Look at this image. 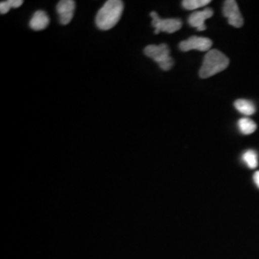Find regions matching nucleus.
<instances>
[{
  "instance_id": "9b49d317",
  "label": "nucleus",
  "mask_w": 259,
  "mask_h": 259,
  "mask_svg": "<svg viewBox=\"0 0 259 259\" xmlns=\"http://www.w3.org/2000/svg\"><path fill=\"white\" fill-rule=\"evenodd\" d=\"M238 128L243 135H250L256 131L257 126L254 121L245 117L241 118L240 120L238 121Z\"/></svg>"
},
{
  "instance_id": "423d86ee",
  "label": "nucleus",
  "mask_w": 259,
  "mask_h": 259,
  "mask_svg": "<svg viewBox=\"0 0 259 259\" xmlns=\"http://www.w3.org/2000/svg\"><path fill=\"white\" fill-rule=\"evenodd\" d=\"M223 14L228 19L229 23L233 27L240 28L244 24V19L240 14L237 2L234 0H227L224 2Z\"/></svg>"
},
{
  "instance_id": "20e7f679",
  "label": "nucleus",
  "mask_w": 259,
  "mask_h": 259,
  "mask_svg": "<svg viewBox=\"0 0 259 259\" xmlns=\"http://www.w3.org/2000/svg\"><path fill=\"white\" fill-rule=\"evenodd\" d=\"M150 16L153 19L152 25L155 27L156 35L159 34L160 32H166L168 34H172L179 31L183 26V22L181 19H160L156 12H152Z\"/></svg>"
},
{
  "instance_id": "7ed1b4c3",
  "label": "nucleus",
  "mask_w": 259,
  "mask_h": 259,
  "mask_svg": "<svg viewBox=\"0 0 259 259\" xmlns=\"http://www.w3.org/2000/svg\"><path fill=\"white\" fill-rule=\"evenodd\" d=\"M144 54L153 59L164 71L170 70L174 65V61L170 56V49L165 44H161L158 46L150 45L145 47Z\"/></svg>"
},
{
  "instance_id": "dca6fc26",
  "label": "nucleus",
  "mask_w": 259,
  "mask_h": 259,
  "mask_svg": "<svg viewBox=\"0 0 259 259\" xmlns=\"http://www.w3.org/2000/svg\"><path fill=\"white\" fill-rule=\"evenodd\" d=\"M253 182H254V184L259 188V171L254 173V175H253Z\"/></svg>"
},
{
  "instance_id": "f8f14e48",
  "label": "nucleus",
  "mask_w": 259,
  "mask_h": 259,
  "mask_svg": "<svg viewBox=\"0 0 259 259\" xmlns=\"http://www.w3.org/2000/svg\"><path fill=\"white\" fill-rule=\"evenodd\" d=\"M209 3H210V0H184L182 2V5L185 10L195 11L206 6Z\"/></svg>"
},
{
  "instance_id": "ddd939ff",
  "label": "nucleus",
  "mask_w": 259,
  "mask_h": 259,
  "mask_svg": "<svg viewBox=\"0 0 259 259\" xmlns=\"http://www.w3.org/2000/svg\"><path fill=\"white\" fill-rule=\"evenodd\" d=\"M243 160L245 163L250 167V169H253L258 165V159H257V154L253 150H248L243 154Z\"/></svg>"
},
{
  "instance_id": "f03ea898",
  "label": "nucleus",
  "mask_w": 259,
  "mask_h": 259,
  "mask_svg": "<svg viewBox=\"0 0 259 259\" xmlns=\"http://www.w3.org/2000/svg\"><path fill=\"white\" fill-rule=\"evenodd\" d=\"M230 65V60L227 56L217 49H211L204 56L203 65L199 71L201 78L206 79L217 73L222 72Z\"/></svg>"
},
{
  "instance_id": "4468645a",
  "label": "nucleus",
  "mask_w": 259,
  "mask_h": 259,
  "mask_svg": "<svg viewBox=\"0 0 259 259\" xmlns=\"http://www.w3.org/2000/svg\"><path fill=\"white\" fill-rule=\"evenodd\" d=\"M11 8H12V7H11V5H10L9 0H8V1H2V2L0 3V13H1V15L7 14Z\"/></svg>"
},
{
  "instance_id": "2eb2a0df",
  "label": "nucleus",
  "mask_w": 259,
  "mask_h": 259,
  "mask_svg": "<svg viewBox=\"0 0 259 259\" xmlns=\"http://www.w3.org/2000/svg\"><path fill=\"white\" fill-rule=\"evenodd\" d=\"M9 3L12 8H19L23 4V1L22 0H9Z\"/></svg>"
},
{
  "instance_id": "39448f33",
  "label": "nucleus",
  "mask_w": 259,
  "mask_h": 259,
  "mask_svg": "<svg viewBox=\"0 0 259 259\" xmlns=\"http://www.w3.org/2000/svg\"><path fill=\"white\" fill-rule=\"evenodd\" d=\"M212 40L208 37H190L185 40L180 42L179 47L182 51L187 52L190 50H198L202 52H208L211 50Z\"/></svg>"
},
{
  "instance_id": "1a4fd4ad",
  "label": "nucleus",
  "mask_w": 259,
  "mask_h": 259,
  "mask_svg": "<svg viewBox=\"0 0 259 259\" xmlns=\"http://www.w3.org/2000/svg\"><path fill=\"white\" fill-rule=\"evenodd\" d=\"M49 18L45 11H37L29 22L30 27L35 31L45 30L49 25Z\"/></svg>"
},
{
  "instance_id": "0eeeda50",
  "label": "nucleus",
  "mask_w": 259,
  "mask_h": 259,
  "mask_svg": "<svg viewBox=\"0 0 259 259\" xmlns=\"http://www.w3.org/2000/svg\"><path fill=\"white\" fill-rule=\"evenodd\" d=\"M75 11V1L62 0L57 4V13L59 15L60 22L63 25L68 24L73 19Z\"/></svg>"
},
{
  "instance_id": "f257e3e1",
  "label": "nucleus",
  "mask_w": 259,
  "mask_h": 259,
  "mask_svg": "<svg viewBox=\"0 0 259 259\" xmlns=\"http://www.w3.org/2000/svg\"><path fill=\"white\" fill-rule=\"evenodd\" d=\"M124 10V3L121 0H109L107 1L102 8L99 10L95 23L100 30H110L114 27L119 19Z\"/></svg>"
},
{
  "instance_id": "9d476101",
  "label": "nucleus",
  "mask_w": 259,
  "mask_h": 259,
  "mask_svg": "<svg viewBox=\"0 0 259 259\" xmlns=\"http://www.w3.org/2000/svg\"><path fill=\"white\" fill-rule=\"evenodd\" d=\"M234 108L245 115H252L255 112V106L253 103L246 99H238L234 102Z\"/></svg>"
},
{
  "instance_id": "6e6552de",
  "label": "nucleus",
  "mask_w": 259,
  "mask_h": 259,
  "mask_svg": "<svg viewBox=\"0 0 259 259\" xmlns=\"http://www.w3.org/2000/svg\"><path fill=\"white\" fill-rule=\"evenodd\" d=\"M213 14L214 12L210 8H205L202 11H196L189 16L188 23L192 27L196 28L198 31H204L206 29L204 22L206 19H210Z\"/></svg>"
}]
</instances>
